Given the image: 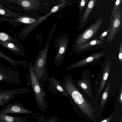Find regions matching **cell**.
<instances>
[{
	"instance_id": "1",
	"label": "cell",
	"mask_w": 122,
	"mask_h": 122,
	"mask_svg": "<svg viewBox=\"0 0 122 122\" xmlns=\"http://www.w3.org/2000/svg\"><path fill=\"white\" fill-rule=\"evenodd\" d=\"M62 84L69 95L68 100L74 103L81 116L87 121L98 122L102 116L91 105L75 80L71 76H67L63 79Z\"/></svg>"
},
{
	"instance_id": "2",
	"label": "cell",
	"mask_w": 122,
	"mask_h": 122,
	"mask_svg": "<svg viewBox=\"0 0 122 122\" xmlns=\"http://www.w3.org/2000/svg\"><path fill=\"white\" fill-rule=\"evenodd\" d=\"M56 27L54 25L51 30L46 45L43 49L39 52L33 65L35 74L42 87L45 85L44 82L48 80L50 78L47 66L48 51L50 39Z\"/></svg>"
},
{
	"instance_id": "3",
	"label": "cell",
	"mask_w": 122,
	"mask_h": 122,
	"mask_svg": "<svg viewBox=\"0 0 122 122\" xmlns=\"http://www.w3.org/2000/svg\"><path fill=\"white\" fill-rule=\"evenodd\" d=\"M29 72L26 74L27 85L31 86L38 109L44 112L47 110L48 105L45 92L41 86L34 71L33 65L30 61L28 65Z\"/></svg>"
},
{
	"instance_id": "4",
	"label": "cell",
	"mask_w": 122,
	"mask_h": 122,
	"mask_svg": "<svg viewBox=\"0 0 122 122\" xmlns=\"http://www.w3.org/2000/svg\"><path fill=\"white\" fill-rule=\"evenodd\" d=\"M77 85L81 90L92 106L100 115L102 113L99 102L96 98L93 92L91 77V73L84 71L82 73L81 79L75 80Z\"/></svg>"
},
{
	"instance_id": "5",
	"label": "cell",
	"mask_w": 122,
	"mask_h": 122,
	"mask_svg": "<svg viewBox=\"0 0 122 122\" xmlns=\"http://www.w3.org/2000/svg\"><path fill=\"white\" fill-rule=\"evenodd\" d=\"M102 21V18L99 19L94 23L79 34L74 41L73 49L79 47L92 39L97 32Z\"/></svg>"
},
{
	"instance_id": "6",
	"label": "cell",
	"mask_w": 122,
	"mask_h": 122,
	"mask_svg": "<svg viewBox=\"0 0 122 122\" xmlns=\"http://www.w3.org/2000/svg\"><path fill=\"white\" fill-rule=\"evenodd\" d=\"M110 65V61H108L93 83L94 85L96 86L95 90V96L99 102L109 75Z\"/></svg>"
},
{
	"instance_id": "7",
	"label": "cell",
	"mask_w": 122,
	"mask_h": 122,
	"mask_svg": "<svg viewBox=\"0 0 122 122\" xmlns=\"http://www.w3.org/2000/svg\"><path fill=\"white\" fill-rule=\"evenodd\" d=\"M69 41L68 37L65 35H62L56 39L55 45L57 50L54 62L56 65L59 66L63 61Z\"/></svg>"
},
{
	"instance_id": "8",
	"label": "cell",
	"mask_w": 122,
	"mask_h": 122,
	"mask_svg": "<svg viewBox=\"0 0 122 122\" xmlns=\"http://www.w3.org/2000/svg\"><path fill=\"white\" fill-rule=\"evenodd\" d=\"M106 55V52L103 51L95 52L70 65L66 68V71L88 64H93L99 62Z\"/></svg>"
},
{
	"instance_id": "9",
	"label": "cell",
	"mask_w": 122,
	"mask_h": 122,
	"mask_svg": "<svg viewBox=\"0 0 122 122\" xmlns=\"http://www.w3.org/2000/svg\"><path fill=\"white\" fill-rule=\"evenodd\" d=\"M29 89L24 87L19 89H15L5 90L0 89V107L4 106L8 103L17 95L27 93Z\"/></svg>"
},
{
	"instance_id": "10",
	"label": "cell",
	"mask_w": 122,
	"mask_h": 122,
	"mask_svg": "<svg viewBox=\"0 0 122 122\" xmlns=\"http://www.w3.org/2000/svg\"><path fill=\"white\" fill-rule=\"evenodd\" d=\"M19 74V72L12 70L11 68L7 69L0 64V82L5 81L20 84L21 81Z\"/></svg>"
},
{
	"instance_id": "11",
	"label": "cell",
	"mask_w": 122,
	"mask_h": 122,
	"mask_svg": "<svg viewBox=\"0 0 122 122\" xmlns=\"http://www.w3.org/2000/svg\"><path fill=\"white\" fill-rule=\"evenodd\" d=\"M119 8L113 19L110 20L112 22L111 29L107 36V41L109 43L113 40L122 27V7Z\"/></svg>"
},
{
	"instance_id": "12",
	"label": "cell",
	"mask_w": 122,
	"mask_h": 122,
	"mask_svg": "<svg viewBox=\"0 0 122 122\" xmlns=\"http://www.w3.org/2000/svg\"><path fill=\"white\" fill-rule=\"evenodd\" d=\"M102 41L96 37L79 47L73 49L71 53L78 55L86 52L93 50H97L101 47Z\"/></svg>"
},
{
	"instance_id": "13",
	"label": "cell",
	"mask_w": 122,
	"mask_h": 122,
	"mask_svg": "<svg viewBox=\"0 0 122 122\" xmlns=\"http://www.w3.org/2000/svg\"><path fill=\"white\" fill-rule=\"evenodd\" d=\"M0 113L6 114H33V112L23 107L19 102L10 103L0 110Z\"/></svg>"
},
{
	"instance_id": "14",
	"label": "cell",
	"mask_w": 122,
	"mask_h": 122,
	"mask_svg": "<svg viewBox=\"0 0 122 122\" xmlns=\"http://www.w3.org/2000/svg\"><path fill=\"white\" fill-rule=\"evenodd\" d=\"M47 88L54 96L59 94L67 97L69 96L64 88L62 83L52 76L50 77L48 80Z\"/></svg>"
},
{
	"instance_id": "15",
	"label": "cell",
	"mask_w": 122,
	"mask_h": 122,
	"mask_svg": "<svg viewBox=\"0 0 122 122\" xmlns=\"http://www.w3.org/2000/svg\"><path fill=\"white\" fill-rule=\"evenodd\" d=\"M9 1L18 5L26 10L35 8L38 3L37 0H10Z\"/></svg>"
},
{
	"instance_id": "16",
	"label": "cell",
	"mask_w": 122,
	"mask_h": 122,
	"mask_svg": "<svg viewBox=\"0 0 122 122\" xmlns=\"http://www.w3.org/2000/svg\"><path fill=\"white\" fill-rule=\"evenodd\" d=\"M0 44L15 54L20 55H24L25 51L23 50L17 44L14 43L7 41H3L0 40Z\"/></svg>"
},
{
	"instance_id": "17",
	"label": "cell",
	"mask_w": 122,
	"mask_h": 122,
	"mask_svg": "<svg viewBox=\"0 0 122 122\" xmlns=\"http://www.w3.org/2000/svg\"><path fill=\"white\" fill-rule=\"evenodd\" d=\"M28 122L26 118L0 113V122Z\"/></svg>"
},
{
	"instance_id": "18",
	"label": "cell",
	"mask_w": 122,
	"mask_h": 122,
	"mask_svg": "<svg viewBox=\"0 0 122 122\" xmlns=\"http://www.w3.org/2000/svg\"><path fill=\"white\" fill-rule=\"evenodd\" d=\"M105 86L99 102L100 109L102 113L104 111L107 103L110 88L109 83L108 82Z\"/></svg>"
},
{
	"instance_id": "19",
	"label": "cell",
	"mask_w": 122,
	"mask_h": 122,
	"mask_svg": "<svg viewBox=\"0 0 122 122\" xmlns=\"http://www.w3.org/2000/svg\"><path fill=\"white\" fill-rule=\"evenodd\" d=\"M2 20L6 21L18 22L27 24H32L35 23L37 20L35 19L24 16H18L17 18L14 19H3Z\"/></svg>"
},
{
	"instance_id": "20",
	"label": "cell",
	"mask_w": 122,
	"mask_h": 122,
	"mask_svg": "<svg viewBox=\"0 0 122 122\" xmlns=\"http://www.w3.org/2000/svg\"><path fill=\"white\" fill-rule=\"evenodd\" d=\"M98 0H89L81 21V24H84L87 20Z\"/></svg>"
},
{
	"instance_id": "21",
	"label": "cell",
	"mask_w": 122,
	"mask_h": 122,
	"mask_svg": "<svg viewBox=\"0 0 122 122\" xmlns=\"http://www.w3.org/2000/svg\"><path fill=\"white\" fill-rule=\"evenodd\" d=\"M66 3L65 1H63L60 4L55 6L52 9L51 11L48 14L43 17H40L38 19V20L37 21L38 23L39 24L42 21L46 19L51 14L55 13L58 10L63 7Z\"/></svg>"
},
{
	"instance_id": "22",
	"label": "cell",
	"mask_w": 122,
	"mask_h": 122,
	"mask_svg": "<svg viewBox=\"0 0 122 122\" xmlns=\"http://www.w3.org/2000/svg\"><path fill=\"white\" fill-rule=\"evenodd\" d=\"M0 14L9 18L17 17L18 14L13 12L10 10L0 5Z\"/></svg>"
},
{
	"instance_id": "23",
	"label": "cell",
	"mask_w": 122,
	"mask_h": 122,
	"mask_svg": "<svg viewBox=\"0 0 122 122\" xmlns=\"http://www.w3.org/2000/svg\"><path fill=\"white\" fill-rule=\"evenodd\" d=\"M0 40L3 41L11 42L17 44L15 39L12 38L9 35L0 32Z\"/></svg>"
},
{
	"instance_id": "24",
	"label": "cell",
	"mask_w": 122,
	"mask_h": 122,
	"mask_svg": "<svg viewBox=\"0 0 122 122\" xmlns=\"http://www.w3.org/2000/svg\"><path fill=\"white\" fill-rule=\"evenodd\" d=\"M0 56L11 64L12 66H14L15 68H16V65L19 64V63H17L19 62H17V61H15L12 58L6 55L0 50Z\"/></svg>"
},
{
	"instance_id": "25",
	"label": "cell",
	"mask_w": 122,
	"mask_h": 122,
	"mask_svg": "<svg viewBox=\"0 0 122 122\" xmlns=\"http://www.w3.org/2000/svg\"><path fill=\"white\" fill-rule=\"evenodd\" d=\"M122 0H116L112 11V16L111 19H112L116 14L121 4Z\"/></svg>"
},
{
	"instance_id": "26",
	"label": "cell",
	"mask_w": 122,
	"mask_h": 122,
	"mask_svg": "<svg viewBox=\"0 0 122 122\" xmlns=\"http://www.w3.org/2000/svg\"><path fill=\"white\" fill-rule=\"evenodd\" d=\"M112 21H110L109 27L100 35L99 38V39L102 41H103L105 40V37L108 35L110 31L112 26Z\"/></svg>"
},
{
	"instance_id": "27",
	"label": "cell",
	"mask_w": 122,
	"mask_h": 122,
	"mask_svg": "<svg viewBox=\"0 0 122 122\" xmlns=\"http://www.w3.org/2000/svg\"><path fill=\"white\" fill-rule=\"evenodd\" d=\"M119 61L121 63V66H122V41L121 40L119 46L118 53Z\"/></svg>"
},
{
	"instance_id": "28",
	"label": "cell",
	"mask_w": 122,
	"mask_h": 122,
	"mask_svg": "<svg viewBox=\"0 0 122 122\" xmlns=\"http://www.w3.org/2000/svg\"><path fill=\"white\" fill-rule=\"evenodd\" d=\"M88 0H80L78 6V8L80 13L81 11Z\"/></svg>"
},
{
	"instance_id": "29",
	"label": "cell",
	"mask_w": 122,
	"mask_h": 122,
	"mask_svg": "<svg viewBox=\"0 0 122 122\" xmlns=\"http://www.w3.org/2000/svg\"><path fill=\"white\" fill-rule=\"evenodd\" d=\"M112 119V116L110 115L108 117L104 119L101 117L99 119L98 122H109Z\"/></svg>"
},
{
	"instance_id": "30",
	"label": "cell",
	"mask_w": 122,
	"mask_h": 122,
	"mask_svg": "<svg viewBox=\"0 0 122 122\" xmlns=\"http://www.w3.org/2000/svg\"><path fill=\"white\" fill-rule=\"evenodd\" d=\"M118 101L121 105L122 104V86H121L120 92L119 93Z\"/></svg>"
},
{
	"instance_id": "31",
	"label": "cell",
	"mask_w": 122,
	"mask_h": 122,
	"mask_svg": "<svg viewBox=\"0 0 122 122\" xmlns=\"http://www.w3.org/2000/svg\"><path fill=\"white\" fill-rule=\"evenodd\" d=\"M3 18H0V22H2L3 20H2V19Z\"/></svg>"
},
{
	"instance_id": "32",
	"label": "cell",
	"mask_w": 122,
	"mask_h": 122,
	"mask_svg": "<svg viewBox=\"0 0 122 122\" xmlns=\"http://www.w3.org/2000/svg\"></svg>"
}]
</instances>
